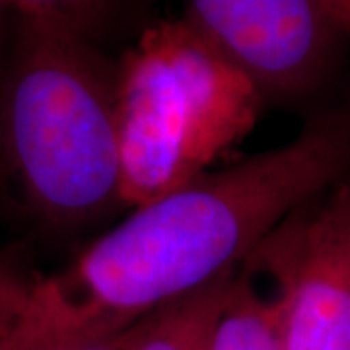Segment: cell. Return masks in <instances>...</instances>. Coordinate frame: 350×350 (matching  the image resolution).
Masks as SVG:
<instances>
[{"label":"cell","mask_w":350,"mask_h":350,"mask_svg":"<svg viewBox=\"0 0 350 350\" xmlns=\"http://www.w3.org/2000/svg\"><path fill=\"white\" fill-rule=\"evenodd\" d=\"M72 350H121L119 333H103L82 325V333Z\"/></svg>","instance_id":"30bf717a"},{"label":"cell","mask_w":350,"mask_h":350,"mask_svg":"<svg viewBox=\"0 0 350 350\" xmlns=\"http://www.w3.org/2000/svg\"><path fill=\"white\" fill-rule=\"evenodd\" d=\"M350 174V115L329 113L294 140L137 206L53 276L88 329L140 315L236 273L288 216Z\"/></svg>","instance_id":"6da1fadb"},{"label":"cell","mask_w":350,"mask_h":350,"mask_svg":"<svg viewBox=\"0 0 350 350\" xmlns=\"http://www.w3.org/2000/svg\"><path fill=\"white\" fill-rule=\"evenodd\" d=\"M0 111L4 170L25 211L68 228L121 202L117 68L84 8L25 2Z\"/></svg>","instance_id":"7a4b0ae2"},{"label":"cell","mask_w":350,"mask_h":350,"mask_svg":"<svg viewBox=\"0 0 350 350\" xmlns=\"http://www.w3.org/2000/svg\"><path fill=\"white\" fill-rule=\"evenodd\" d=\"M232 276L140 315L119 331L121 350H211Z\"/></svg>","instance_id":"8992f818"},{"label":"cell","mask_w":350,"mask_h":350,"mask_svg":"<svg viewBox=\"0 0 350 350\" xmlns=\"http://www.w3.org/2000/svg\"><path fill=\"white\" fill-rule=\"evenodd\" d=\"M80 333L82 321L51 276L36 284L27 312L0 350H72Z\"/></svg>","instance_id":"ba28073f"},{"label":"cell","mask_w":350,"mask_h":350,"mask_svg":"<svg viewBox=\"0 0 350 350\" xmlns=\"http://www.w3.org/2000/svg\"><path fill=\"white\" fill-rule=\"evenodd\" d=\"M38 282H27L8 267L0 265V342L27 312Z\"/></svg>","instance_id":"9c48e42d"},{"label":"cell","mask_w":350,"mask_h":350,"mask_svg":"<svg viewBox=\"0 0 350 350\" xmlns=\"http://www.w3.org/2000/svg\"><path fill=\"white\" fill-rule=\"evenodd\" d=\"M262 96L185 20L148 27L117 68L121 202L204 174L255 125Z\"/></svg>","instance_id":"3957f363"},{"label":"cell","mask_w":350,"mask_h":350,"mask_svg":"<svg viewBox=\"0 0 350 350\" xmlns=\"http://www.w3.org/2000/svg\"><path fill=\"white\" fill-rule=\"evenodd\" d=\"M211 350H286L280 296L261 292L243 265L232 276Z\"/></svg>","instance_id":"52a82bcc"},{"label":"cell","mask_w":350,"mask_h":350,"mask_svg":"<svg viewBox=\"0 0 350 350\" xmlns=\"http://www.w3.org/2000/svg\"><path fill=\"white\" fill-rule=\"evenodd\" d=\"M183 20L261 96L312 92L350 41V0H193Z\"/></svg>","instance_id":"277c9868"},{"label":"cell","mask_w":350,"mask_h":350,"mask_svg":"<svg viewBox=\"0 0 350 350\" xmlns=\"http://www.w3.org/2000/svg\"><path fill=\"white\" fill-rule=\"evenodd\" d=\"M288 216L250 257L275 282L286 350H350V181Z\"/></svg>","instance_id":"5b68a950"}]
</instances>
